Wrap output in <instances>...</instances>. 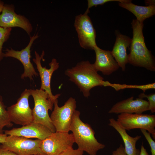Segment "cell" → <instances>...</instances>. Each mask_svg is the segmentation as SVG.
I'll return each mask as SVG.
<instances>
[{
  "label": "cell",
  "instance_id": "obj_1",
  "mask_svg": "<svg viewBox=\"0 0 155 155\" xmlns=\"http://www.w3.org/2000/svg\"><path fill=\"white\" fill-rule=\"evenodd\" d=\"M93 64L89 61H82L71 68L67 69L65 72L69 80L74 83L86 97L90 94V91L97 86H109L110 82L105 81L98 73Z\"/></svg>",
  "mask_w": 155,
  "mask_h": 155
},
{
  "label": "cell",
  "instance_id": "obj_2",
  "mask_svg": "<svg viewBox=\"0 0 155 155\" xmlns=\"http://www.w3.org/2000/svg\"><path fill=\"white\" fill-rule=\"evenodd\" d=\"M133 36L128 54V63L151 71H155L154 56L146 45L143 33V23L133 19L131 23Z\"/></svg>",
  "mask_w": 155,
  "mask_h": 155
},
{
  "label": "cell",
  "instance_id": "obj_3",
  "mask_svg": "<svg viewBox=\"0 0 155 155\" xmlns=\"http://www.w3.org/2000/svg\"><path fill=\"white\" fill-rule=\"evenodd\" d=\"M80 112L76 110L73 114L70 131L72 132L75 143L78 149L89 155H96L97 152L105 147L96 138L95 132L90 126L80 118Z\"/></svg>",
  "mask_w": 155,
  "mask_h": 155
},
{
  "label": "cell",
  "instance_id": "obj_4",
  "mask_svg": "<svg viewBox=\"0 0 155 155\" xmlns=\"http://www.w3.org/2000/svg\"><path fill=\"white\" fill-rule=\"evenodd\" d=\"M34 101L32 110L33 122L41 124L50 129L53 133L56 131L48 113L53 109L55 100L45 91L39 89H30Z\"/></svg>",
  "mask_w": 155,
  "mask_h": 155
},
{
  "label": "cell",
  "instance_id": "obj_5",
  "mask_svg": "<svg viewBox=\"0 0 155 155\" xmlns=\"http://www.w3.org/2000/svg\"><path fill=\"white\" fill-rule=\"evenodd\" d=\"M88 13L85 11L76 16L74 26L80 46L84 49L94 50L97 46L96 32Z\"/></svg>",
  "mask_w": 155,
  "mask_h": 155
},
{
  "label": "cell",
  "instance_id": "obj_6",
  "mask_svg": "<svg viewBox=\"0 0 155 155\" xmlns=\"http://www.w3.org/2000/svg\"><path fill=\"white\" fill-rule=\"evenodd\" d=\"M54 105V109L50 118L56 131L69 132L76 108L75 99L70 97L61 107L58 106L57 99Z\"/></svg>",
  "mask_w": 155,
  "mask_h": 155
},
{
  "label": "cell",
  "instance_id": "obj_7",
  "mask_svg": "<svg viewBox=\"0 0 155 155\" xmlns=\"http://www.w3.org/2000/svg\"><path fill=\"white\" fill-rule=\"evenodd\" d=\"M41 141L38 139L32 140L23 137L7 135L0 147L17 155H45L40 149Z\"/></svg>",
  "mask_w": 155,
  "mask_h": 155
},
{
  "label": "cell",
  "instance_id": "obj_8",
  "mask_svg": "<svg viewBox=\"0 0 155 155\" xmlns=\"http://www.w3.org/2000/svg\"><path fill=\"white\" fill-rule=\"evenodd\" d=\"M74 143L72 133L56 131L42 140L40 148L45 155H59L72 148Z\"/></svg>",
  "mask_w": 155,
  "mask_h": 155
},
{
  "label": "cell",
  "instance_id": "obj_9",
  "mask_svg": "<svg viewBox=\"0 0 155 155\" xmlns=\"http://www.w3.org/2000/svg\"><path fill=\"white\" fill-rule=\"evenodd\" d=\"M30 95V89H25L16 103L7 108L11 122L23 126L33 121L32 111L30 107L28 100Z\"/></svg>",
  "mask_w": 155,
  "mask_h": 155
},
{
  "label": "cell",
  "instance_id": "obj_10",
  "mask_svg": "<svg viewBox=\"0 0 155 155\" xmlns=\"http://www.w3.org/2000/svg\"><path fill=\"white\" fill-rule=\"evenodd\" d=\"M126 130L140 129L146 130L155 139V116L142 113L119 114L116 120Z\"/></svg>",
  "mask_w": 155,
  "mask_h": 155
},
{
  "label": "cell",
  "instance_id": "obj_11",
  "mask_svg": "<svg viewBox=\"0 0 155 155\" xmlns=\"http://www.w3.org/2000/svg\"><path fill=\"white\" fill-rule=\"evenodd\" d=\"M38 37V34H34L32 36H30V42L27 46L20 51H16L12 48L7 49L5 53H4V57H12L20 61L22 64L24 69V73L21 75L22 79L28 77L31 80H33V77L38 76V74L31 63L30 59V49L34 41Z\"/></svg>",
  "mask_w": 155,
  "mask_h": 155
},
{
  "label": "cell",
  "instance_id": "obj_12",
  "mask_svg": "<svg viewBox=\"0 0 155 155\" xmlns=\"http://www.w3.org/2000/svg\"><path fill=\"white\" fill-rule=\"evenodd\" d=\"M14 9L13 5H4L0 15V27L4 28L20 27L30 36L33 29L31 23L24 16L17 14Z\"/></svg>",
  "mask_w": 155,
  "mask_h": 155
},
{
  "label": "cell",
  "instance_id": "obj_13",
  "mask_svg": "<svg viewBox=\"0 0 155 155\" xmlns=\"http://www.w3.org/2000/svg\"><path fill=\"white\" fill-rule=\"evenodd\" d=\"M34 53L35 58L33 59V61L36 65L37 69L40 75L41 80V86L40 89L46 91L51 98L56 100L61 94H59L55 95L53 94L51 89V82L53 73L59 67V63L56 59L53 58L49 64L50 68L48 69L46 67H42L41 61L43 59L44 55V51H42L40 56L36 51Z\"/></svg>",
  "mask_w": 155,
  "mask_h": 155
},
{
  "label": "cell",
  "instance_id": "obj_14",
  "mask_svg": "<svg viewBox=\"0 0 155 155\" xmlns=\"http://www.w3.org/2000/svg\"><path fill=\"white\" fill-rule=\"evenodd\" d=\"M4 133L7 135H15L28 138H36L42 140L53 132L44 126L33 121L20 127L5 130Z\"/></svg>",
  "mask_w": 155,
  "mask_h": 155
},
{
  "label": "cell",
  "instance_id": "obj_15",
  "mask_svg": "<svg viewBox=\"0 0 155 155\" xmlns=\"http://www.w3.org/2000/svg\"><path fill=\"white\" fill-rule=\"evenodd\" d=\"M149 110L148 101L140 98L134 99L131 96L116 103L109 110L108 113L115 114L123 113H142Z\"/></svg>",
  "mask_w": 155,
  "mask_h": 155
},
{
  "label": "cell",
  "instance_id": "obj_16",
  "mask_svg": "<svg viewBox=\"0 0 155 155\" xmlns=\"http://www.w3.org/2000/svg\"><path fill=\"white\" fill-rule=\"evenodd\" d=\"M94 50L96 60L93 64L97 71H101L104 75H110L119 68L111 51L102 49L98 46Z\"/></svg>",
  "mask_w": 155,
  "mask_h": 155
},
{
  "label": "cell",
  "instance_id": "obj_17",
  "mask_svg": "<svg viewBox=\"0 0 155 155\" xmlns=\"http://www.w3.org/2000/svg\"><path fill=\"white\" fill-rule=\"evenodd\" d=\"M116 38L111 52L113 56L122 70L124 71L128 63V54L127 49L130 46L131 39L123 35L119 32H115Z\"/></svg>",
  "mask_w": 155,
  "mask_h": 155
},
{
  "label": "cell",
  "instance_id": "obj_18",
  "mask_svg": "<svg viewBox=\"0 0 155 155\" xmlns=\"http://www.w3.org/2000/svg\"><path fill=\"white\" fill-rule=\"evenodd\" d=\"M108 125L115 129L121 136L127 155H139L140 151L136 148V145L137 142L141 138V136L137 135L135 137L130 136L126 130L114 118L109 119Z\"/></svg>",
  "mask_w": 155,
  "mask_h": 155
},
{
  "label": "cell",
  "instance_id": "obj_19",
  "mask_svg": "<svg viewBox=\"0 0 155 155\" xmlns=\"http://www.w3.org/2000/svg\"><path fill=\"white\" fill-rule=\"evenodd\" d=\"M119 5L133 13L136 17V20L143 23L146 19L155 14V6H141L135 5L130 2L119 3Z\"/></svg>",
  "mask_w": 155,
  "mask_h": 155
},
{
  "label": "cell",
  "instance_id": "obj_20",
  "mask_svg": "<svg viewBox=\"0 0 155 155\" xmlns=\"http://www.w3.org/2000/svg\"><path fill=\"white\" fill-rule=\"evenodd\" d=\"M12 125L2 97L0 95V133H3V129L5 127H11Z\"/></svg>",
  "mask_w": 155,
  "mask_h": 155
},
{
  "label": "cell",
  "instance_id": "obj_21",
  "mask_svg": "<svg viewBox=\"0 0 155 155\" xmlns=\"http://www.w3.org/2000/svg\"><path fill=\"white\" fill-rule=\"evenodd\" d=\"M109 86L113 88L116 91L126 88H135L141 89L144 92L148 90L155 89V83H153L145 85H136L112 84L110 83Z\"/></svg>",
  "mask_w": 155,
  "mask_h": 155
},
{
  "label": "cell",
  "instance_id": "obj_22",
  "mask_svg": "<svg viewBox=\"0 0 155 155\" xmlns=\"http://www.w3.org/2000/svg\"><path fill=\"white\" fill-rule=\"evenodd\" d=\"M11 30V28H4L0 27V61L4 57V53L2 52L3 44L9 38Z\"/></svg>",
  "mask_w": 155,
  "mask_h": 155
},
{
  "label": "cell",
  "instance_id": "obj_23",
  "mask_svg": "<svg viewBox=\"0 0 155 155\" xmlns=\"http://www.w3.org/2000/svg\"><path fill=\"white\" fill-rule=\"evenodd\" d=\"M88 7L86 11L89 13V9L93 6H96L98 5H103L105 3L111 1H117L119 3H125L131 1L129 0H88Z\"/></svg>",
  "mask_w": 155,
  "mask_h": 155
},
{
  "label": "cell",
  "instance_id": "obj_24",
  "mask_svg": "<svg viewBox=\"0 0 155 155\" xmlns=\"http://www.w3.org/2000/svg\"><path fill=\"white\" fill-rule=\"evenodd\" d=\"M139 98H146L148 99L149 103V110L153 113L155 112V94L153 93L147 95L144 93L140 94Z\"/></svg>",
  "mask_w": 155,
  "mask_h": 155
},
{
  "label": "cell",
  "instance_id": "obj_25",
  "mask_svg": "<svg viewBox=\"0 0 155 155\" xmlns=\"http://www.w3.org/2000/svg\"><path fill=\"white\" fill-rule=\"evenodd\" d=\"M140 129L150 146L151 155H155V142L152 138L151 134L145 129Z\"/></svg>",
  "mask_w": 155,
  "mask_h": 155
},
{
  "label": "cell",
  "instance_id": "obj_26",
  "mask_svg": "<svg viewBox=\"0 0 155 155\" xmlns=\"http://www.w3.org/2000/svg\"><path fill=\"white\" fill-rule=\"evenodd\" d=\"M83 152L78 148L74 149L72 148L65 151L59 155H83Z\"/></svg>",
  "mask_w": 155,
  "mask_h": 155
},
{
  "label": "cell",
  "instance_id": "obj_27",
  "mask_svg": "<svg viewBox=\"0 0 155 155\" xmlns=\"http://www.w3.org/2000/svg\"><path fill=\"white\" fill-rule=\"evenodd\" d=\"M112 155H127L124 149V147L122 144H121L116 150L113 151Z\"/></svg>",
  "mask_w": 155,
  "mask_h": 155
},
{
  "label": "cell",
  "instance_id": "obj_28",
  "mask_svg": "<svg viewBox=\"0 0 155 155\" xmlns=\"http://www.w3.org/2000/svg\"><path fill=\"white\" fill-rule=\"evenodd\" d=\"M0 155H17L14 152L0 147Z\"/></svg>",
  "mask_w": 155,
  "mask_h": 155
},
{
  "label": "cell",
  "instance_id": "obj_29",
  "mask_svg": "<svg viewBox=\"0 0 155 155\" xmlns=\"http://www.w3.org/2000/svg\"><path fill=\"white\" fill-rule=\"evenodd\" d=\"M139 155H149L146 149L144 148L143 145L141 146Z\"/></svg>",
  "mask_w": 155,
  "mask_h": 155
},
{
  "label": "cell",
  "instance_id": "obj_30",
  "mask_svg": "<svg viewBox=\"0 0 155 155\" xmlns=\"http://www.w3.org/2000/svg\"><path fill=\"white\" fill-rule=\"evenodd\" d=\"M7 135L5 133H0V143H2L4 142L6 139Z\"/></svg>",
  "mask_w": 155,
  "mask_h": 155
},
{
  "label": "cell",
  "instance_id": "obj_31",
  "mask_svg": "<svg viewBox=\"0 0 155 155\" xmlns=\"http://www.w3.org/2000/svg\"><path fill=\"white\" fill-rule=\"evenodd\" d=\"M145 2L147 6L155 5V0H145Z\"/></svg>",
  "mask_w": 155,
  "mask_h": 155
},
{
  "label": "cell",
  "instance_id": "obj_32",
  "mask_svg": "<svg viewBox=\"0 0 155 155\" xmlns=\"http://www.w3.org/2000/svg\"><path fill=\"white\" fill-rule=\"evenodd\" d=\"M4 5L3 2L2 1H0V14L2 11Z\"/></svg>",
  "mask_w": 155,
  "mask_h": 155
},
{
  "label": "cell",
  "instance_id": "obj_33",
  "mask_svg": "<svg viewBox=\"0 0 155 155\" xmlns=\"http://www.w3.org/2000/svg\"></svg>",
  "mask_w": 155,
  "mask_h": 155
}]
</instances>
